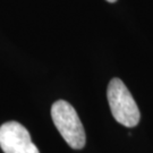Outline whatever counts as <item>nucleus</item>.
I'll list each match as a JSON object with an SVG mask.
<instances>
[{
  "mask_svg": "<svg viewBox=\"0 0 153 153\" xmlns=\"http://www.w3.org/2000/svg\"><path fill=\"white\" fill-rule=\"evenodd\" d=\"M51 118L66 143L75 150L85 146V131L76 110L65 100H58L51 107Z\"/></svg>",
  "mask_w": 153,
  "mask_h": 153,
  "instance_id": "obj_1",
  "label": "nucleus"
},
{
  "mask_svg": "<svg viewBox=\"0 0 153 153\" xmlns=\"http://www.w3.org/2000/svg\"><path fill=\"white\" fill-rule=\"evenodd\" d=\"M107 98L111 114L119 124L126 127H135L140 123L141 114L138 107L121 79L112 78L110 81Z\"/></svg>",
  "mask_w": 153,
  "mask_h": 153,
  "instance_id": "obj_2",
  "label": "nucleus"
},
{
  "mask_svg": "<svg viewBox=\"0 0 153 153\" xmlns=\"http://www.w3.org/2000/svg\"><path fill=\"white\" fill-rule=\"evenodd\" d=\"M0 148L5 153H40L28 131L17 121L0 126Z\"/></svg>",
  "mask_w": 153,
  "mask_h": 153,
  "instance_id": "obj_3",
  "label": "nucleus"
},
{
  "mask_svg": "<svg viewBox=\"0 0 153 153\" xmlns=\"http://www.w3.org/2000/svg\"><path fill=\"white\" fill-rule=\"evenodd\" d=\"M107 1H109V2H116L117 0H107Z\"/></svg>",
  "mask_w": 153,
  "mask_h": 153,
  "instance_id": "obj_4",
  "label": "nucleus"
}]
</instances>
